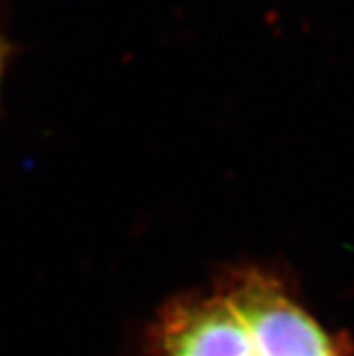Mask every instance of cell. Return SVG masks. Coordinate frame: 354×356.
Returning <instances> with one entry per match:
<instances>
[{"instance_id": "1", "label": "cell", "mask_w": 354, "mask_h": 356, "mask_svg": "<svg viewBox=\"0 0 354 356\" xmlns=\"http://www.w3.org/2000/svg\"><path fill=\"white\" fill-rule=\"evenodd\" d=\"M216 284L248 324L260 356H351L349 340L328 330L273 271L237 266Z\"/></svg>"}, {"instance_id": "2", "label": "cell", "mask_w": 354, "mask_h": 356, "mask_svg": "<svg viewBox=\"0 0 354 356\" xmlns=\"http://www.w3.org/2000/svg\"><path fill=\"white\" fill-rule=\"evenodd\" d=\"M150 342L159 356H260L248 324L216 282L163 304Z\"/></svg>"}, {"instance_id": "3", "label": "cell", "mask_w": 354, "mask_h": 356, "mask_svg": "<svg viewBox=\"0 0 354 356\" xmlns=\"http://www.w3.org/2000/svg\"><path fill=\"white\" fill-rule=\"evenodd\" d=\"M11 54H13V47L6 40V36L0 33V92H2V80H4V72Z\"/></svg>"}]
</instances>
